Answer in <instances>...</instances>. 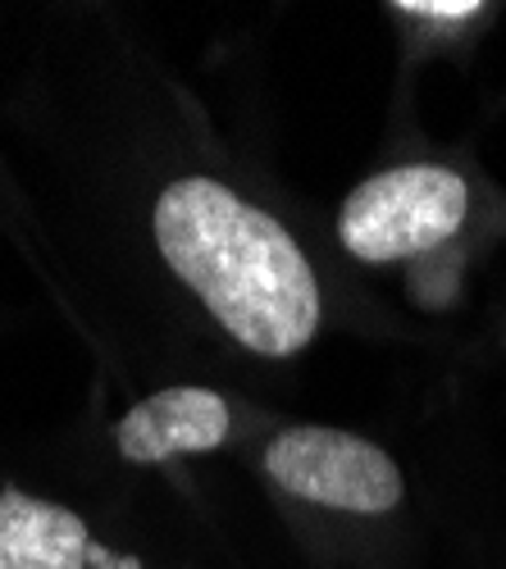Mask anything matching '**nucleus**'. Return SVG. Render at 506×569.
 Returning a JSON list of instances; mask_svg holds the SVG:
<instances>
[{
	"label": "nucleus",
	"mask_w": 506,
	"mask_h": 569,
	"mask_svg": "<svg viewBox=\"0 0 506 569\" xmlns=\"http://www.w3.org/2000/svg\"><path fill=\"white\" fill-rule=\"evenodd\" d=\"M156 247L206 310L256 356H292L319 328L315 273L292 232L215 178H182L156 201Z\"/></svg>",
	"instance_id": "f257e3e1"
},
{
	"label": "nucleus",
	"mask_w": 506,
	"mask_h": 569,
	"mask_svg": "<svg viewBox=\"0 0 506 569\" xmlns=\"http://www.w3.org/2000/svg\"><path fill=\"white\" fill-rule=\"evenodd\" d=\"M470 187L443 164H401L365 178L343 206L338 237L365 264H393L447 247L466 223Z\"/></svg>",
	"instance_id": "f03ea898"
},
{
	"label": "nucleus",
	"mask_w": 506,
	"mask_h": 569,
	"mask_svg": "<svg viewBox=\"0 0 506 569\" xmlns=\"http://www.w3.org/2000/svg\"><path fill=\"white\" fill-rule=\"evenodd\" d=\"M269 479L301 501L384 515L401 501V473L375 442L338 429H288L265 447Z\"/></svg>",
	"instance_id": "7ed1b4c3"
},
{
	"label": "nucleus",
	"mask_w": 506,
	"mask_h": 569,
	"mask_svg": "<svg viewBox=\"0 0 506 569\" xmlns=\"http://www.w3.org/2000/svg\"><path fill=\"white\" fill-rule=\"evenodd\" d=\"M228 438V406L210 388H165L132 406L119 429V456L132 465H160L188 451H215Z\"/></svg>",
	"instance_id": "20e7f679"
},
{
	"label": "nucleus",
	"mask_w": 506,
	"mask_h": 569,
	"mask_svg": "<svg viewBox=\"0 0 506 569\" xmlns=\"http://www.w3.org/2000/svg\"><path fill=\"white\" fill-rule=\"evenodd\" d=\"M91 547L97 542L73 510L19 488L0 492V569H87Z\"/></svg>",
	"instance_id": "39448f33"
},
{
	"label": "nucleus",
	"mask_w": 506,
	"mask_h": 569,
	"mask_svg": "<svg viewBox=\"0 0 506 569\" xmlns=\"http://www.w3.org/2000/svg\"><path fill=\"white\" fill-rule=\"evenodd\" d=\"M397 14L425 19V23H466L475 14H484L479 0H401Z\"/></svg>",
	"instance_id": "423d86ee"
},
{
	"label": "nucleus",
	"mask_w": 506,
	"mask_h": 569,
	"mask_svg": "<svg viewBox=\"0 0 506 569\" xmlns=\"http://www.w3.org/2000/svg\"><path fill=\"white\" fill-rule=\"evenodd\" d=\"M87 569H142L132 556H115V551H106V547H91V565Z\"/></svg>",
	"instance_id": "0eeeda50"
}]
</instances>
